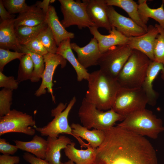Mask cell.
<instances>
[{
	"label": "cell",
	"mask_w": 164,
	"mask_h": 164,
	"mask_svg": "<svg viewBox=\"0 0 164 164\" xmlns=\"http://www.w3.org/2000/svg\"><path fill=\"white\" fill-rule=\"evenodd\" d=\"M43 56L45 69L41 77L42 80L41 85L36 91L35 95L37 97H39L44 94L46 92L47 89L48 92L51 95L52 101L55 103V98L53 89V75L58 66L60 65L62 68L66 66L67 60L57 54L48 53Z\"/></svg>",
	"instance_id": "11"
},
{
	"label": "cell",
	"mask_w": 164,
	"mask_h": 164,
	"mask_svg": "<svg viewBox=\"0 0 164 164\" xmlns=\"http://www.w3.org/2000/svg\"><path fill=\"white\" fill-rule=\"evenodd\" d=\"M46 15L35 5L30 6L26 11L19 14L14 22V27L20 26H35L46 22Z\"/></svg>",
	"instance_id": "24"
},
{
	"label": "cell",
	"mask_w": 164,
	"mask_h": 164,
	"mask_svg": "<svg viewBox=\"0 0 164 164\" xmlns=\"http://www.w3.org/2000/svg\"><path fill=\"white\" fill-rule=\"evenodd\" d=\"M148 102L147 96L142 87L135 88L121 87L111 108L126 117L132 113L145 109Z\"/></svg>",
	"instance_id": "6"
},
{
	"label": "cell",
	"mask_w": 164,
	"mask_h": 164,
	"mask_svg": "<svg viewBox=\"0 0 164 164\" xmlns=\"http://www.w3.org/2000/svg\"><path fill=\"white\" fill-rule=\"evenodd\" d=\"M159 33L157 28L149 25L144 34L129 38L128 45L132 50H138L145 55L151 61H154V49L156 37Z\"/></svg>",
	"instance_id": "13"
},
{
	"label": "cell",
	"mask_w": 164,
	"mask_h": 164,
	"mask_svg": "<svg viewBox=\"0 0 164 164\" xmlns=\"http://www.w3.org/2000/svg\"><path fill=\"white\" fill-rule=\"evenodd\" d=\"M4 6L11 14L23 12L30 7L25 0H2Z\"/></svg>",
	"instance_id": "33"
},
{
	"label": "cell",
	"mask_w": 164,
	"mask_h": 164,
	"mask_svg": "<svg viewBox=\"0 0 164 164\" xmlns=\"http://www.w3.org/2000/svg\"><path fill=\"white\" fill-rule=\"evenodd\" d=\"M19 82L12 76H7L0 71V87L12 90L17 89Z\"/></svg>",
	"instance_id": "37"
},
{
	"label": "cell",
	"mask_w": 164,
	"mask_h": 164,
	"mask_svg": "<svg viewBox=\"0 0 164 164\" xmlns=\"http://www.w3.org/2000/svg\"><path fill=\"white\" fill-rule=\"evenodd\" d=\"M70 43V39L62 42L58 46L56 54L61 56L72 65L76 72L78 81L81 82L84 80H87L90 73L80 64L75 57Z\"/></svg>",
	"instance_id": "20"
},
{
	"label": "cell",
	"mask_w": 164,
	"mask_h": 164,
	"mask_svg": "<svg viewBox=\"0 0 164 164\" xmlns=\"http://www.w3.org/2000/svg\"><path fill=\"white\" fill-rule=\"evenodd\" d=\"M63 15L61 23L66 28L71 26H77L80 29L95 26L90 19L86 11V5L82 1L59 0Z\"/></svg>",
	"instance_id": "8"
},
{
	"label": "cell",
	"mask_w": 164,
	"mask_h": 164,
	"mask_svg": "<svg viewBox=\"0 0 164 164\" xmlns=\"http://www.w3.org/2000/svg\"><path fill=\"white\" fill-rule=\"evenodd\" d=\"M86 5L87 14L98 28H105L109 32L112 29L108 17V5L105 0H83Z\"/></svg>",
	"instance_id": "16"
},
{
	"label": "cell",
	"mask_w": 164,
	"mask_h": 164,
	"mask_svg": "<svg viewBox=\"0 0 164 164\" xmlns=\"http://www.w3.org/2000/svg\"><path fill=\"white\" fill-rule=\"evenodd\" d=\"M15 15L10 14L4 6L2 0H0V21L15 18Z\"/></svg>",
	"instance_id": "41"
},
{
	"label": "cell",
	"mask_w": 164,
	"mask_h": 164,
	"mask_svg": "<svg viewBox=\"0 0 164 164\" xmlns=\"http://www.w3.org/2000/svg\"><path fill=\"white\" fill-rule=\"evenodd\" d=\"M107 12L111 26L128 37L139 36L147 32L130 18L118 13L112 6H108Z\"/></svg>",
	"instance_id": "12"
},
{
	"label": "cell",
	"mask_w": 164,
	"mask_h": 164,
	"mask_svg": "<svg viewBox=\"0 0 164 164\" xmlns=\"http://www.w3.org/2000/svg\"><path fill=\"white\" fill-rule=\"evenodd\" d=\"M15 19L1 21L0 48L22 53V46L19 43L15 32Z\"/></svg>",
	"instance_id": "18"
},
{
	"label": "cell",
	"mask_w": 164,
	"mask_h": 164,
	"mask_svg": "<svg viewBox=\"0 0 164 164\" xmlns=\"http://www.w3.org/2000/svg\"><path fill=\"white\" fill-rule=\"evenodd\" d=\"M18 148L15 145L10 144L4 138H0V152L3 155H14L18 151Z\"/></svg>",
	"instance_id": "38"
},
{
	"label": "cell",
	"mask_w": 164,
	"mask_h": 164,
	"mask_svg": "<svg viewBox=\"0 0 164 164\" xmlns=\"http://www.w3.org/2000/svg\"><path fill=\"white\" fill-rule=\"evenodd\" d=\"M26 54L0 48V71L2 72L5 66L10 61L16 59L19 60Z\"/></svg>",
	"instance_id": "35"
},
{
	"label": "cell",
	"mask_w": 164,
	"mask_h": 164,
	"mask_svg": "<svg viewBox=\"0 0 164 164\" xmlns=\"http://www.w3.org/2000/svg\"><path fill=\"white\" fill-rule=\"evenodd\" d=\"M22 46V53L29 54L31 56L34 65V69L30 80L32 82H39L41 78L45 69V63L43 56L32 52Z\"/></svg>",
	"instance_id": "30"
},
{
	"label": "cell",
	"mask_w": 164,
	"mask_h": 164,
	"mask_svg": "<svg viewBox=\"0 0 164 164\" xmlns=\"http://www.w3.org/2000/svg\"><path fill=\"white\" fill-rule=\"evenodd\" d=\"M47 26L46 22L35 26H20L15 27V32L19 43L21 45H25L37 37Z\"/></svg>",
	"instance_id": "28"
},
{
	"label": "cell",
	"mask_w": 164,
	"mask_h": 164,
	"mask_svg": "<svg viewBox=\"0 0 164 164\" xmlns=\"http://www.w3.org/2000/svg\"><path fill=\"white\" fill-rule=\"evenodd\" d=\"M78 115L83 126L88 129L100 130L114 126L118 121H123L125 117L111 109L106 111L98 109L84 97L79 108Z\"/></svg>",
	"instance_id": "5"
},
{
	"label": "cell",
	"mask_w": 164,
	"mask_h": 164,
	"mask_svg": "<svg viewBox=\"0 0 164 164\" xmlns=\"http://www.w3.org/2000/svg\"><path fill=\"white\" fill-rule=\"evenodd\" d=\"M108 6H116L125 11L130 18L147 31L148 26L141 20L138 12V4L133 0H105Z\"/></svg>",
	"instance_id": "27"
},
{
	"label": "cell",
	"mask_w": 164,
	"mask_h": 164,
	"mask_svg": "<svg viewBox=\"0 0 164 164\" xmlns=\"http://www.w3.org/2000/svg\"><path fill=\"white\" fill-rule=\"evenodd\" d=\"M19 162L20 158L17 156L0 155V164H18Z\"/></svg>",
	"instance_id": "40"
},
{
	"label": "cell",
	"mask_w": 164,
	"mask_h": 164,
	"mask_svg": "<svg viewBox=\"0 0 164 164\" xmlns=\"http://www.w3.org/2000/svg\"><path fill=\"white\" fill-rule=\"evenodd\" d=\"M103 130L94 164H158L156 151L145 138L118 126Z\"/></svg>",
	"instance_id": "1"
},
{
	"label": "cell",
	"mask_w": 164,
	"mask_h": 164,
	"mask_svg": "<svg viewBox=\"0 0 164 164\" xmlns=\"http://www.w3.org/2000/svg\"><path fill=\"white\" fill-rule=\"evenodd\" d=\"M70 127L72 132L81 148H87L88 144L93 148L97 149L103 142L105 134L102 130L94 129L90 130L78 123H73Z\"/></svg>",
	"instance_id": "15"
},
{
	"label": "cell",
	"mask_w": 164,
	"mask_h": 164,
	"mask_svg": "<svg viewBox=\"0 0 164 164\" xmlns=\"http://www.w3.org/2000/svg\"><path fill=\"white\" fill-rule=\"evenodd\" d=\"M12 91L5 88L0 91V117L4 116L11 110Z\"/></svg>",
	"instance_id": "34"
},
{
	"label": "cell",
	"mask_w": 164,
	"mask_h": 164,
	"mask_svg": "<svg viewBox=\"0 0 164 164\" xmlns=\"http://www.w3.org/2000/svg\"><path fill=\"white\" fill-rule=\"evenodd\" d=\"M23 157L25 161L30 164H50L45 159L37 157L28 152L24 153Z\"/></svg>",
	"instance_id": "39"
},
{
	"label": "cell",
	"mask_w": 164,
	"mask_h": 164,
	"mask_svg": "<svg viewBox=\"0 0 164 164\" xmlns=\"http://www.w3.org/2000/svg\"><path fill=\"white\" fill-rule=\"evenodd\" d=\"M48 53L56 54L58 46L50 28L48 26L38 36Z\"/></svg>",
	"instance_id": "31"
},
{
	"label": "cell",
	"mask_w": 164,
	"mask_h": 164,
	"mask_svg": "<svg viewBox=\"0 0 164 164\" xmlns=\"http://www.w3.org/2000/svg\"><path fill=\"white\" fill-rule=\"evenodd\" d=\"M151 61L143 53L133 50L117 78L121 87L127 88L141 87Z\"/></svg>",
	"instance_id": "4"
},
{
	"label": "cell",
	"mask_w": 164,
	"mask_h": 164,
	"mask_svg": "<svg viewBox=\"0 0 164 164\" xmlns=\"http://www.w3.org/2000/svg\"><path fill=\"white\" fill-rule=\"evenodd\" d=\"M138 10L141 20L147 24L149 18L153 19L159 23L164 29V1L160 6L156 9H152L147 5V0H138Z\"/></svg>",
	"instance_id": "26"
},
{
	"label": "cell",
	"mask_w": 164,
	"mask_h": 164,
	"mask_svg": "<svg viewBox=\"0 0 164 164\" xmlns=\"http://www.w3.org/2000/svg\"><path fill=\"white\" fill-rule=\"evenodd\" d=\"M36 122L32 116L15 109L11 110L0 117V136L10 132L22 133L29 135H35Z\"/></svg>",
	"instance_id": "9"
},
{
	"label": "cell",
	"mask_w": 164,
	"mask_h": 164,
	"mask_svg": "<svg viewBox=\"0 0 164 164\" xmlns=\"http://www.w3.org/2000/svg\"><path fill=\"white\" fill-rule=\"evenodd\" d=\"M50 0H43L42 1H37L35 4V5L41 9L43 12L46 14L50 6Z\"/></svg>",
	"instance_id": "42"
},
{
	"label": "cell",
	"mask_w": 164,
	"mask_h": 164,
	"mask_svg": "<svg viewBox=\"0 0 164 164\" xmlns=\"http://www.w3.org/2000/svg\"><path fill=\"white\" fill-rule=\"evenodd\" d=\"M75 143L72 142L64 149L66 156L76 164H94L96 158V149L89 144L86 149H79L75 147Z\"/></svg>",
	"instance_id": "22"
},
{
	"label": "cell",
	"mask_w": 164,
	"mask_h": 164,
	"mask_svg": "<svg viewBox=\"0 0 164 164\" xmlns=\"http://www.w3.org/2000/svg\"><path fill=\"white\" fill-rule=\"evenodd\" d=\"M56 1L55 0H50V3L54 2Z\"/></svg>",
	"instance_id": "44"
},
{
	"label": "cell",
	"mask_w": 164,
	"mask_h": 164,
	"mask_svg": "<svg viewBox=\"0 0 164 164\" xmlns=\"http://www.w3.org/2000/svg\"><path fill=\"white\" fill-rule=\"evenodd\" d=\"M72 50L77 53V59L85 69L98 65L99 60L102 54L97 40L94 38L86 46L80 47L75 43H70Z\"/></svg>",
	"instance_id": "14"
},
{
	"label": "cell",
	"mask_w": 164,
	"mask_h": 164,
	"mask_svg": "<svg viewBox=\"0 0 164 164\" xmlns=\"http://www.w3.org/2000/svg\"><path fill=\"white\" fill-rule=\"evenodd\" d=\"M46 16V22L53 33L58 46L63 41L74 38V34L67 31L59 21L53 6L50 5Z\"/></svg>",
	"instance_id": "21"
},
{
	"label": "cell",
	"mask_w": 164,
	"mask_h": 164,
	"mask_svg": "<svg viewBox=\"0 0 164 164\" xmlns=\"http://www.w3.org/2000/svg\"><path fill=\"white\" fill-rule=\"evenodd\" d=\"M14 142L19 149L32 153L37 157L45 159L47 141L41 137L36 135L29 141L16 140Z\"/></svg>",
	"instance_id": "25"
},
{
	"label": "cell",
	"mask_w": 164,
	"mask_h": 164,
	"mask_svg": "<svg viewBox=\"0 0 164 164\" xmlns=\"http://www.w3.org/2000/svg\"><path fill=\"white\" fill-rule=\"evenodd\" d=\"M47 146L45 159L50 164H63L60 161L61 151L72 142L68 137L60 135L56 138L47 137Z\"/></svg>",
	"instance_id": "23"
},
{
	"label": "cell",
	"mask_w": 164,
	"mask_h": 164,
	"mask_svg": "<svg viewBox=\"0 0 164 164\" xmlns=\"http://www.w3.org/2000/svg\"><path fill=\"white\" fill-rule=\"evenodd\" d=\"M91 33L97 41L99 50L102 54L111 47L116 46L128 45L129 38L124 35L112 26L108 35L101 34L95 26L89 28Z\"/></svg>",
	"instance_id": "17"
},
{
	"label": "cell",
	"mask_w": 164,
	"mask_h": 164,
	"mask_svg": "<svg viewBox=\"0 0 164 164\" xmlns=\"http://www.w3.org/2000/svg\"><path fill=\"white\" fill-rule=\"evenodd\" d=\"M30 51L43 56L48 53L37 37L25 45H22Z\"/></svg>",
	"instance_id": "36"
},
{
	"label": "cell",
	"mask_w": 164,
	"mask_h": 164,
	"mask_svg": "<svg viewBox=\"0 0 164 164\" xmlns=\"http://www.w3.org/2000/svg\"><path fill=\"white\" fill-rule=\"evenodd\" d=\"M161 72L162 78L164 80V66L161 63L151 61L142 87L148 98V104L154 105L158 96L157 93L153 89V82L159 73Z\"/></svg>",
	"instance_id": "19"
},
{
	"label": "cell",
	"mask_w": 164,
	"mask_h": 164,
	"mask_svg": "<svg viewBox=\"0 0 164 164\" xmlns=\"http://www.w3.org/2000/svg\"><path fill=\"white\" fill-rule=\"evenodd\" d=\"M132 50L128 45L111 47L102 54L98 63L100 70L117 78Z\"/></svg>",
	"instance_id": "10"
},
{
	"label": "cell",
	"mask_w": 164,
	"mask_h": 164,
	"mask_svg": "<svg viewBox=\"0 0 164 164\" xmlns=\"http://www.w3.org/2000/svg\"><path fill=\"white\" fill-rule=\"evenodd\" d=\"M117 125L153 139H157L159 133L164 131L162 120L146 108L128 114Z\"/></svg>",
	"instance_id": "3"
},
{
	"label": "cell",
	"mask_w": 164,
	"mask_h": 164,
	"mask_svg": "<svg viewBox=\"0 0 164 164\" xmlns=\"http://www.w3.org/2000/svg\"><path fill=\"white\" fill-rule=\"evenodd\" d=\"M63 164H76L70 160H69L67 161L63 162Z\"/></svg>",
	"instance_id": "43"
},
{
	"label": "cell",
	"mask_w": 164,
	"mask_h": 164,
	"mask_svg": "<svg viewBox=\"0 0 164 164\" xmlns=\"http://www.w3.org/2000/svg\"><path fill=\"white\" fill-rule=\"evenodd\" d=\"M76 98L73 97L67 106V104L60 103L51 111V115L54 117L46 125L42 127L35 128L36 131L43 136L56 138L59 135L64 133L71 135L75 138L72 132V129L68 122V116L75 104Z\"/></svg>",
	"instance_id": "7"
},
{
	"label": "cell",
	"mask_w": 164,
	"mask_h": 164,
	"mask_svg": "<svg viewBox=\"0 0 164 164\" xmlns=\"http://www.w3.org/2000/svg\"><path fill=\"white\" fill-rule=\"evenodd\" d=\"M155 26L158 29L159 33L154 45V61L162 63L164 66V29L158 24Z\"/></svg>",
	"instance_id": "32"
},
{
	"label": "cell",
	"mask_w": 164,
	"mask_h": 164,
	"mask_svg": "<svg viewBox=\"0 0 164 164\" xmlns=\"http://www.w3.org/2000/svg\"><path fill=\"white\" fill-rule=\"evenodd\" d=\"M19 60L17 81L19 83L28 80H30L34 69L33 63L31 56L29 54H26Z\"/></svg>",
	"instance_id": "29"
},
{
	"label": "cell",
	"mask_w": 164,
	"mask_h": 164,
	"mask_svg": "<svg viewBox=\"0 0 164 164\" xmlns=\"http://www.w3.org/2000/svg\"><path fill=\"white\" fill-rule=\"evenodd\" d=\"M85 99L101 111L111 109L121 87L117 78L100 70L90 73Z\"/></svg>",
	"instance_id": "2"
}]
</instances>
